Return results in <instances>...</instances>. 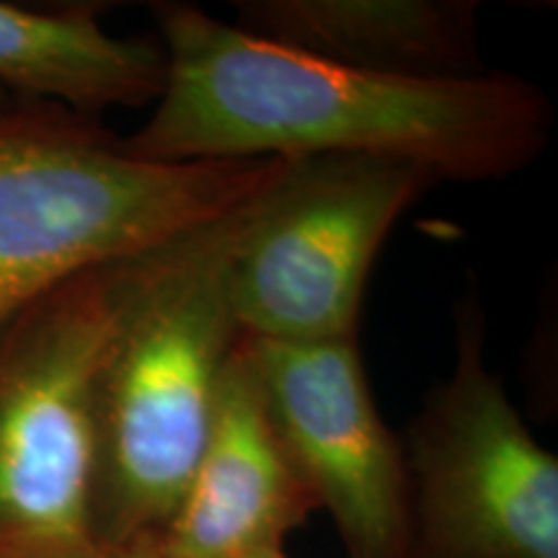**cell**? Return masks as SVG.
<instances>
[{
  "label": "cell",
  "instance_id": "obj_1",
  "mask_svg": "<svg viewBox=\"0 0 558 558\" xmlns=\"http://www.w3.org/2000/svg\"><path fill=\"white\" fill-rule=\"evenodd\" d=\"M166 86L143 128L122 137L156 163L308 156L409 160L435 181H499L548 148L554 107L505 70L401 78L288 50L205 9H153Z\"/></svg>",
  "mask_w": 558,
  "mask_h": 558
},
{
  "label": "cell",
  "instance_id": "obj_2",
  "mask_svg": "<svg viewBox=\"0 0 558 558\" xmlns=\"http://www.w3.org/2000/svg\"><path fill=\"white\" fill-rule=\"evenodd\" d=\"M284 158L156 163L101 120L0 107V329L70 277L148 254L269 186Z\"/></svg>",
  "mask_w": 558,
  "mask_h": 558
},
{
  "label": "cell",
  "instance_id": "obj_3",
  "mask_svg": "<svg viewBox=\"0 0 558 558\" xmlns=\"http://www.w3.org/2000/svg\"><path fill=\"white\" fill-rule=\"evenodd\" d=\"M262 192L184 235L111 341L90 494V530L104 550L156 546L197 465L222 369L241 339L228 295L230 254Z\"/></svg>",
  "mask_w": 558,
  "mask_h": 558
},
{
  "label": "cell",
  "instance_id": "obj_4",
  "mask_svg": "<svg viewBox=\"0 0 558 558\" xmlns=\"http://www.w3.org/2000/svg\"><path fill=\"white\" fill-rule=\"evenodd\" d=\"M181 239L70 277L0 329V558L99 548L90 494L101 369L124 313Z\"/></svg>",
  "mask_w": 558,
  "mask_h": 558
},
{
  "label": "cell",
  "instance_id": "obj_5",
  "mask_svg": "<svg viewBox=\"0 0 558 558\" xmlns=\"http://www.w3.org/2000/svg\"><path fill=\"white\" fill-rule=\"evenodd\" d=\"M437 181L378 156L290 160L235 241L228 295L243 337L279 344L357 341L375 256Z\"/></svg>",
  "mask_w": 558,
  "mask_h": 558
},
{
  "label": "cell",
  "instance_id": "obj_6",
  "mask_svg": "<svg viewBox=\"0 0 558 558\" xmlns=\"http://www.w3.org/2000/svg\"><path fill=\"white\" fill-rule=\"evenodd\" d=\"M409 558H558V460L486 365L476 295L456 305V365L401 437Z\"/></svg>",
  "mask_w": 558,
  "mask_h": 558
},
{
  "label": "cell",
  "instance_id": "obj_7",
  "mask_svg": "<svg viewBox=\"0 0 558 558\" xmlns=\"http://www.w3.org/2000/svg\"><path fill=\"white\" fill-rule=\"evenodd\" d=\"M243 347L271 422L349 558H409L407 458L375 407L357 341L243 337Z\"/></svg>",
  "mask_w": 558,
  "mask_h": 558
},
{
  "label": "cell",
  "instance_id": "obj_8",
  "mask_svg": "<svg viewBox=\"0 0 558 558\" xmlns=\"http://www.w3.org/2000/svg\"><path fill=\"white\" fill-rule=\"evenodd\" d=\"M318 512L271 422L243 337L222 369L197 465L158 535V558H251L284 548Z\"/></svg>",
  "mask_w": 558,
  "mask_h": 558
},
{
  "label": "cell",
  "instance_id": "obj_9",
  "mask_svg": "<svg viewBox=\"0 0 558 558\" xmlns=\"http://www.w3.org/2000/svg\"><path fill=\"white\" fill-rule=\"evenodd\" d=\"M241 29L288 50L401 78L484 73L473 0H241Z\"/></svg>",
  "mask_w": 558,
  "mask_h": 558
},
{
  "label": "cell",
  "instance_id": "obj_10",
  "mask_svg": "<svg viewBox=\"0 0 558 558\" xmlns=\"http://www.w3.org/2000/svg\"><path fill=\"white\" fill-rule=\"evenodd\" d=\"M166 50L158 37H117L94 5L39 11L0 3V90L101 120L109 109L160 99Z\"/></svg>",
  "mask_w": 558,
  "mask_h": 558
},
{
  "label": "cell",
  "instance_id": "obj_11",
  "mask_svg": "<svg viewBox=\"0 0 558 558\" xmlns=\"http://www.w3.org/2000/svg\"><path fill=\"white\" fill-rule=\"evenodd\" d=\"M70 558H158L156 550L153 548H132V550H88V554L81 556H70Z\"/></svg>",
  "mask_w": 558,
  "mask_h": 558
},
{
  "label": "cell",
  "instance_id": "obj_12",
  "mask_svg": "<svg viewBox=\"0 0 558 558\" xmlns=\"http://www.w3.org/2000/svg\"><path fill=\"white\" fill-rule=\"evenodd\" d=\"M251 558H288V554H284V548H279V550H267V554L251 556Z\"/></svg>",
  "mask_w": 558,
  "mask_h": 558
},
{
  "label": "cell",
  "instance_id": "obj_13",
  "mask_svg": "<svg viewBox=\"0 0 558 558\" xmlns=\"http://www.w3.org/2000/svg\"><path fill=\"white\" fill-rule=\"evenodd\" d=\"M11 101V96L9 94H3V90H0V107H3V104H9Z\"/></svg>",
  "mask_w": 558,
  "mask_h": 558
}]
</instances>
